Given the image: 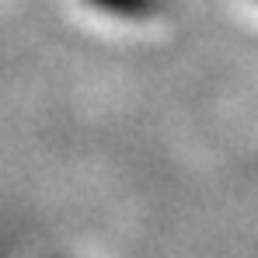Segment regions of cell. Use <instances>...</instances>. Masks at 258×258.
Masks as SVG:
<instances>
[{
	"instance_id": "6da1fadb",
	"label": "cell",
	"mask_w": 258,
	"mask_h": 258,
	"mask_svg": "<svg viewBox=\"0 0 258 258\" xmlns=\"http://www.w3.org/2000/svg\"><path fill=\"white\" fill-rule=\"evenodd\" d=\"M87 4L101 7L105 14L129 18V21H143V18H154L164 11V0H87Z\"/></svg>"
}]
</instances>
